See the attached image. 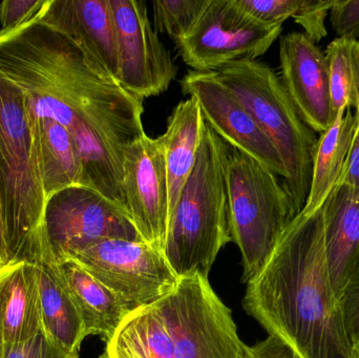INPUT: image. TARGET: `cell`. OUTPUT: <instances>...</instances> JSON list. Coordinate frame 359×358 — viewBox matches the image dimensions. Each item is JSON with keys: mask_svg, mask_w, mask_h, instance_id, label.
I'll list each match as a JSON object with an SVG mask.
<instances>
[{"mask_svg": "<svg viewBox=\"0 0 359 358\" xmlns=\"http://www.w3.org/2000/svg\"><path fill=\"white\" fill-rule=\"evenodd\" d=\"M180 84L184 95L196 99L205 121L226 143L261 162L283 180L287 178L284 164L271 141L215 71H189Z\"/></svg>", "mask_w": 359, "mask_h": 358, "instance_id": "13", "label": "cell"}, {"mask_svg": "<svg viewBox=\"0 0 359 358\" xmlns=\"http://www.w3.org/2000/svg\"><path fill=\"white\" fill-rule=\"evenodd\" d=\"M225 145L204 119L196 164L170 216L163 248L179 279L198 273L208 277L217 254L231 242Z\"/></svg>", "mask_w": 359, "mask_h": 358, "instance_id": "3", "label": "cell"}, {"mask_svg": "<svg viewBox=\"0 0 359 358\" xmlns=\"http://www.w3.org/2000/svg\"><path fill=\"white\" fill-rule=\"evenodd\" d=\"M324 219L329 273L339 298L359 258V191L337 185L325 203Z\"/></svg>", "mask_w": 359, "mask_h": 358, "instance_id": "19", "label": "cell"}, {"mask_svg": "<svg viewBox=\"0 0 359 358\" xmlns=\"http://www.w3.org/2000/svg\"><path fill=\"white\" fill-rule=\"evenodd\" d=\"M48 0H6L0 4L2 31L15 29L33 19Z\"/></svg>", "mask_w": 359, "mask_h": 358, "instance_id": "31", "label": "cell"}, {"mask_svg": "<svg viewBox=\"0 0 359 358\" xmlns=\"http://www.w3.org/2000/svg\"><path fill=\"white\" fill-rule=\"evenodd\" d=\"M280 81L301 119L316 134L335 120L329 64L316 43L301 32L280 40Z\"/></svg>", "mask_w": 359, "mask_h": 358, "instance_id": "15", "label": "cell"}, {"mask_svg": "<svg viewBox=\"0 0 359 358\" xmlns=\"http://www.w3.org/2000/svg\"><path fill=\"white\" fill-rule=\"evenodd\" d=\"M209 0H157L153 2L156 27L175 43L183 39L196 25Z\"/></svg>", "mask_w": 359, "mask_h": 358, "instance_id": "25", "label": "cell"}, {"mask_svg": "<svg viewBox=\"0 0 359 358\" xmlns=\"http://www.w3.org/2000/svg\"><path fill=\"white\" fill-rule=\"evenodd\" d=\"M250 22L265 29L283 27L301 8L303 0H232Z\"/></svg>", "mask_w": 359, "mask_h": 358, "instance_id": "26", "label": "cell"}, {"mask_svg": "<svg viewBox=\"0 0 359 358\" xmlns=\"http://www.w3.org/2000/svg\"><path fill=\"white\" fill-rule=\"evenodd\" d=\"M99 358H175L172 332L159 301L132 311Z\"/></svg>", "mask_w": 359, "mask_h": 358, "instance_id": "23", "label": "cell"}, {"mask_svg": "<svg viewBox=\"0 0 359 358\" xmlns=\"http://www.w3.org/2000/svg\"><path fill=\"white\" fill-rule=\"evenodd\" d=\"M124 205L145 242L163 252L170 221L168 168L160 138L143 134L126 151Z\"/></svg>", "mask_w": 359, "mask_h": 358, "instance_id": "12", "label": "cell"}, {"mask_svg": "<svg viewBox=\"0 0 359 358\" xmlns=\"http://www.w3.org/2000/svg\"><path fill=\"white\" fill-rule=\"evenodd\" d=\"M355 115L358 118L355 132H354L345 170L339 184L346 185L351 187L354 191H359V115L358 113Z\"/></svg>", "mask_w": 359, "mask_h": 358, "instance_id": "33", "label": "cell"}, {"mask_svg": "<svg viewBox=\"0 0 359 358\" xmlns=\"http://www.w3.org/2000/svg\"><path fill=\"white\" fill-rule=\"evenodd\" d=\"M43 229L58 263L105 240L144 241L123 205L83 185L46 200Z\"/></svg>", "mask_w": 359, "mask_h": 358, "instance_id": "8", "label": "cell"}, {"mask_svg": "<svg viewBox=\"0 0 359 358\" xmlns=\"http://www.w3.org/2000/svg\"><path fill=\"white\" fill-rule=\"evenodd\" d=\"M329 15L337 38L358 40L359 0H334Z\"/></svg>", "mask_w": 359, "mask_h": 358, "instance_id": "29", "label": "cell"}, {"mask_svg": "<svg viewBox=\"0 0 359 358\" xmlns=\"http://www.w3.org/2000/svg\"><path fill=\"white\" fill-rule=\"evenodd\" d=\"M0 71L25 92L27 109L67 128L86 186L126 207L124 156L145 134L142 99L97 74L73 42L36 16L0 29Z\"/></svg>", "mask_w": 359, "mask_h": 358, "instance_id": "1", "label": "cell"}, {"mask_svg": "<svg viewBox=\"0 0 359 358\" xmlns=\"http://www.w3.org/2000/svg\"><path fill=\"white\" fill-rule=\"evenodd\" d=\"M36 19L73 42L97 74L118 82L119 55L109 0H48Z\"/></svg>", "mask_w": 359, "mask_h": 358, "instance_id": "14", "label": "cell"}, {"mask_svg": "<svg viewBox=\"0 0 359 358\" xmlns=\"http://www.w3.org/2000/svg\"><path fill=\"white\" fill-rule=\"evenodd\" d=\"M0 331L6 346L43 331L36 269L29 261L10 263L0 277Z\"/></svg>", "mask_w": 359, "mask_h": 358, "instance_id": "18", "label": "cell"}, {"mask_svg": "<svg viewBox=\"0 0 359 358\" xmlns=\"http://www.w3.org/2000/svg\"><path fill=\"white\" fill-rule=\"evenodd\" d=\"M2 358H72L48 340L44 331L22 344L4 347Z\"/></svg>", "mask_w": 359, "mask_h": 358, "instance_id": "30", "label": "cell"}, {"mask_svg": "<svg viewBox=\"0 0 359 358\" xmlns=\"http://www.w3.org/2000/svg\"><path fill=\"white\" fill-rule=\"evenodd\" d=\"M58 265L83 319L86 336L109 342L132 310L76 261H62Z\"/></svg>", "mask_w": 359, "mask_h": 358, "instance_id": "20", "label": "cell"}, {"mask_svg": "<svg viewBox=\"0 0 359 358\" xmlns=\"http://www.w3.org/2000/svg\"><path fill=\"white\" fill-rule=\"evenodd\" d=\"M119 55L120 85L144 100L159 96L176 79L178 67L153 29L142 0H109Z\"/></svg>", "mask_w": 359, "mask_h": 358, "instance_id": "11", "label": "cell"}, {"mask_svg": "<svg viewBox=\"0 0 359 358\" xmlns=\"http://www.w3.org/2000/svg\"><path fill=\"white\" fill-rule=\"evenodd\" d=\"M4 340H2L1 331H0V358L4 357Z\"/></svg>", "mask_w": 359, "mask_h": 358, "instance_id": "35", "label": "cell"}, {"mask_svg": "<svg viewBox=\"0 0 359 358\" xmlns=\"http://www.w3.org/2000/svg\"><path fill=\"white\" fill-rule=\"evenodd\" d=\"M203 117L194 97L180 102L168 118L166 132L159 137L168 168L170 218L194 170L202 137ZM170 222V221H168Z\"/></svg>", "mask_w": 359, "mask_h": 358, "instance_id": "21", "label": "cell"}, {"mask_svg": "<svg viewBox=\"0 0 359 358\" xmlns=\"http://www.w3.org/2000/svg\"><path fill=\"white\" fill-rule=\"evenodd\" d=\"M8 266V265H6ZM6 266L2 267V268H0V277H1L2 275H4V271H6Z\"/></svg>", "mask_w": 359, "mask_h": 358, "instance_id": "36", "label": "cell"}, {"mask_svg": "<svg viewBox=\"0 0 359 358\" xmlns=\"http://www.w3.org/2000/svg\"><path fill=\"white\" fill-rule=\"evenodd\" d=\"M71 260L115 292L132 311L155 304L174 291L180 281L163 252L145 241L105 240Z\"/></svg>", "mask_w": 359, "mask_h": 358, "instance_id": "9", "label": "cell"}, {"mask_svg": "<svg viewBox=\"0 0 359 358\" xmlns=\"http://www.w3.org/2000/svg\"><path fill=\"white\" fill-rule=\"evenodd\" d=\"M356 122L358 118L351 109H341L337 111L332 125L318 137L311 186L302 212L306 214L318 212L341 182Z\"/></svg>", "mask_w": 359, "mask_h": 358, "instance_id": "22", "label": "cell"}, {"mask_svg": "<svg viewBox=\"0 0 359 358\" xmlns=\"http://www.w3.org/2000/svg\"><path fill=\"white\" fill-rule=\"evenodd\" d=\"M20 260L29 261L35 266L44 333L67 355L79 358L82 342L86 338L83 319L50 250L44 229L32 240Z\"/></svg>", "mask_w": 359, "mask_h": 358, "instance_id": "16", "label": "cell"}, {"mask_svg": "<svg viewBox=\"0 0 359 358\" xmlns=\"http://www.w3.org/2000/svg\"><path fill=\"white\" fill-rule=\"evenodd\" d=\"M282 31L283 27L265 29L250 22L232 0H209L191 31L176 44L192 71H215L240 59L257 60Z\"/></svg>", "mask_w": 359, "mask_h": 358, "instance_id": "10", "label": "cell"}, {"mask_svg": "<svg viewBox=\"0 0 359 358\" xmlns=\"http://www.w3.org/2000/svg\"><path fill=\"white\" fill-rule=\"evenodd\" d=\"M46 203L25 92L0 71V204L11 263L43 229Z\"/></svg>", "mask_w": 359, "mask_h": 358, "instance_id": "5", "label": "cell"}, {"mask_svg": "<svg viewBox=\"0 0 359 358\" xmlns=\"http://www.w3.org/2000/svg\"><path fill=\"white\" fill-rule=\"evenodd\" d=\"M334 0L323 1V0H303L301 8L293 19L304 29L305 35L316 43L328 35L326 29L327 15L330 13Z\"/></svg>", "mask_w": 359, "mask_h": 358, "instance_id": "28", "label": "cell"}, {"mask_svg": "<svg viewBox=\"0 0 359 358\" xmlns=\"http://www.w3.org/2000/svg\"><path fill=\"white\" fill-rule=\"evenodd\" d=\"M339 305L352 352L359 358V258L339 294Z\"/></svg>", "mask_w": 359, "mask_h": 358, "instance_id": "27", "label": "cell"}, {"mask_svg": "<svg viewBox=\"0 0 359 358\" xmlns=\"http://www.w3.org/2000/svg\"><path fill=\"white\" fill-rule=\"evenodd\" d=\"M249 358H301L288 344L273 336L250 347Z\"/></svg>", "mask_w": 359, "mask_h": 358, "instance_id": "32", "label": "cell"}, {"mask_svg": "<svg viewBox=\"0 0 359 358\" xmlns=\"http://www.w3.org/2000/svg\"><path fill=\"white\" fill-rule=\"evenodd\" d=\"M243 307L301 358H355L331 283L324 206L291 221L263 268L247 282Z\"/></svg>", "mask_w": 359, "mask_h": 358, "instance_id": "2", "label": "cell"}, {"mask_svg": "<svg viewBox=\"0 0 359 358\" xmlns=\"http://www.w3.org/2000/svg\"><path fill=\"white\" fill-rule=\"evenodd\" d=\"M159 304L172 332L175 358H249L250 347L241 340L231 310L206 275L181 277Z\"/></svg>", "mask_w": 359, "mask_h": 358, "instance_id": "7", "label": "cell"}, {"mask_svg": "<svg viewBox=\"0 0 359 358\" xmlns=\"http://www.w3.org/2000/svg\"><path fill=\"white\" fill-rule=\"evenodd\" d=\"M224 162L231 242L242 254V282L247 283L294 216L288 193L272 170L228 143Z\"/></svg>", "mask_w": 359, "mask_h": 358, "instance_id": "6", "label": "cell"}, {"mask_svg": "<svg viewBox=\"0 0 359 358\" xmlns=\"http://www.w3.org/2000/svg\"><path fill=\"white\" fill-rule=\"evenodd\" d=\"M8 245H6V226L2 216L1 204H0V268L10 264Z\"/></svg>", "mask_w": 359, "mask_h": 358, "instance_id": "34", "label": "cell"}, {"mask_svg": "<svg viewBox=\"0 0 359 358\" xmlns=\"http://www.w3.org/2000/svg\"><path fill=\"white\" fill-rule=\"evenodd\" d=\"M271 141L284 164L293 216L305 207L318 137L301 119L276 71L259 60L240 59L215 71Z\"/></svg>", "mask_w": 359, "mask_h": 358, "instance_id": "4", "label": "cell"}, {"mask_svg": "<svg viewBox=\"0 0 359 358\" xmlns=\"http://www.w3.org/2000/svg\"><path fill=\"white\" fill-rule=\"evenodd\" d=\"M331 98L335 113L351 109L359 115V41L335 38L327 46Z\"/></svg>", "mask_w": 359, "mask_h": 358, "instance_id": "24", "label": "cell"}, {"mask_svg": "<svg viewBox=\"0 0 359 358\" xmlns=\"http://www.w3.org/2000/svg\"><path fill=\"white\" fill-rule=\"evenodd\" d=\"M33 153L46 200L67 187L86 184L79 151L67 128L27 109Z\"/></svg>", "mask_w": 359, "mask_h": 358, "instance_id": "17", "label": "cell"}]
</instances>
